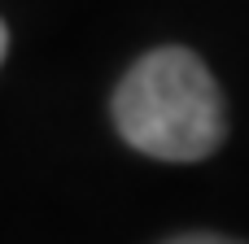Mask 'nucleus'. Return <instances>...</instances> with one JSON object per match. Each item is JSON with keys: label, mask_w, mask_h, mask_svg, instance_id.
<instances>
[{"label": "nucleus", "mask_w": 249, "mask_h": 244, "mask_svg": "<svg viewBox=\"0 0 249 244\" xmlns=\"http://www.w3.org/2000/svg\"><path fill=\"white\" fill-rule=\"evenodd\" d=\"M171 244H236V240H223V236H179Z\"/></svg>", "instance_id": "nucleus-2"}, {"label": "nucleus", "mask_w": 249, "mask_h": 244, "mask_svg": "<svg viewBox=\"0 0 249 244\" xmlns=\"http://www.w3.org/2000/svg\"><path fill=\"white\" fill-rule=\"evenodd\" d=\"M118 135L162 162H201L223 144L228 109L214 74L188 48L140 57L114 92Z\"/></svg>", "instance_id": "nucleus-1"}, {"label": "nucleus", "mask_w": 249, "mask_h": 244, "mask_svg": "<svg viewBox=\"0 0 249 244\" xmlns=\"http://www.w3.org/2000/svg\"><path fill=\"white\" fill-rule=\"evenodd\" d=\"M4 48H9V31H4V22H0V61H4Z\"/></svg>", "instance_id": "nucleus-3"}]
</instances>
